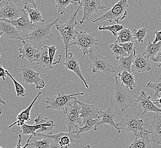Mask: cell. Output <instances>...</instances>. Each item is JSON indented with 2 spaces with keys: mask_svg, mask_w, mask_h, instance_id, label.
<instances>
[{
  "mask_svg": "<svg viewBox=\"0 0 161 148\" xmlns=\"http://www.w3.org/2000/svg\"><path fill=\"white\" fill-rule=\"evenodd\" d=\"M81 6H78L77 9L69 21H66L65 24H58L56 25L57 30L59 31L61 35L62 39L64 45H65V54L66 55L69 52V50L70 49V44L71 43V40H75L77 34L78 33L77 30L75 29V26L77 25V13Z\"/></svg>",
  "mask_w": 161,
  "mask_h": 148,
  "instance_id": "1",
  "label": "cell"
},
{
  "mask_svg": "<svg viewBox=\"0 0 161 148\" xmlns=\"http://www.w3.org/2000/svg\"><path fill=\"white\" fill-rule=\"evenodd\" d=\"M61 16L59 14L58 18L52 23H47L46 22H38L35 25L31 32L25 35V39L34 42H42L47 40H52L53 34L51 32V29L59 20Z\"/></svg>",
  "mask_w": 161,
  "mask_h": 148,
  "instance_id": "2",
  "label": "cell"
},
{
  "mask_svg": "<svg viewBox=\"0 0 161 148\" xmlns=\"http://www.w3.org/2000/svg\"><path fill=\"white\" fill-rule=\"evenodd\" d=\"M128 8L127 0H121L115 3L107 12L103 14L102 16L93 21L92 22L95 23L96 22L106 21L112 23L114 21L118 24L119 21H122L127 17Z\"/></svg>",
  "mask_w": 161,
  "mask_h": 148,
  "instance_id": "3",
  "label": "cell"
},
{
  "mask_svg": "<svg viewBox=\"0 0 161 148\" xmlns=\"http://www.w3.org/2000/svg\"><path fill=\"white\" fill-rule=\"evenodd\" d=\"M85 90L82 92L73 94H66L63 91H61L56 95L53 96H48L45 101H42L45 103L47 105L45 108L47 109H52L55 110H62L65 111V109L74 102L73 100V97L75 96L83 95Z\"/></svg>",
  "mask_w": 161,
  "mask_h": 148,
  "instance_id": "4",
  "label": "cell"
},
{
  "mask_svg": "<svg viewBox=\"0 0 161 148\" xmlns=\"http://www.w3.org/2000/svg\"><path fill=\"white\" fill-rule=\"evenodd\" d=\"M136 114H127L123 117L118 123L117 124V127L121 132V130H124L126 132H132L134 137H136L139 131H144L148 133L147 130H145L143 126H149V124L145 123L142 119L139 118Z\"/></svg>",
  "mask_w": 161,
  "mask_h": 148,
  "instance_id": "5",
  "label": "cell"
},
{
  "mask_svg": "<svg viewBox=\"0 0 161 148\" xmlns=\"http://www.w3.org/2000/svg\"><path fill=\"white\" fill-rule=\"evenodd\" d=\"M114 93L111 99V105L117 107L121 109V112H125L135 102L119 83L118 77L115 74Z\"/></svg>",
  "mask_w": 161,
  "mask_h": 148,
  "instance_id": "6",
  "label": "cell"
},
{
  "mask_svg": "<svg viewBox=\"0 0 161 148\" xmlns=\"http://www.w3.org/2000/svg\"><path fill=\"white\" fill-rule=\"evenodd\" d=\"M36 136L41 137H47L53 139L58 148H69L72 143H81L80 140V136H77V131L65 133L60 132L58 133H50L44 135L37 133Z\"/></svg>",
  "mask_w": 161,
  "mask_h": 148,
  "instance_id": "7",
  "label": "cell"
},
{
  "mask_svg": "<svg viewBox=\"0 0 161 148\" xmlns=\"http://www.w3.org/2000/svg\"><path fill=\"white\" fill-rule=\"evenodd\" d=\"M87 56L92 62L90 67L92 68L93 74L97 72H102L105 75H108L110 73L116 74V68L109 62L108 57L103 56L101 54L95 55L94 50Z\"/></svg>",
  "mask_w": 161,
  "mask_h": 148,
  "instance_id": "8",
  "label": "cell"
},
{
  "mask_svg": "<svg viewBox=\"0 0 161 148\" xmlns=\"http://www.w3.org/2000/svg\"><path fill=\"white\" fill-rule=\"evenodd\" d=\"M40 72L34 71L29 65H22L19 70V77L24 85L34 84L37 90H41L45 87V81L41 78Z\"/></svg>",
  "mask_w": 161,
  "mask_h": 148,
  "instance_id": "9",
  "label": "cell"
},
{
  "mask_svg": "<svg viewBox=\"0 0 161 148\" xmlns=\"http://www.w3.org/2000/svg\"><path fill=\"white\" fill-rule=\"evenodd\" d=\"M98 40L95 38V35L92 33H86L85 31H78L77 36L71 45H76L80 49L84 55H87L93 50V47L98 45Z\"/></svg>",
  "mask_w": 161,
  "mask_h": 148,
  "instance_id": "10",
  "label": "cell"
},
{
  "mask_svg": "<svg viewBox=\"0 0 161 148\" xmlns=\"http://www.w3.org/2000/svg\"><path fill=\"white\" fill-rule=\"evenodd\" d=\"M83 8V16L82 19L79 22L81 25L85 26V22L90 18V16L94 13L97 12L99 10L110 9L109 8L103 6L101 5L100 0H79L77 4Z\"/></svg>",
  "mask_w": 161,
  "mask_h": 148,
  "instance_id": "11",
  "label": "cell"
},
{
  "mask_svg": "<svg viewBox=\"0 0 161 148\" xmlns=\"http://www.w3.org/2000/svg\"><path fill=\"white\" fill-rule=\"evenodd\" d=\"M75 100V99H74ZM80 108L77 102H74L65 109L64 113L66 115V122L68 128L69 132H71L73 128L78 124L80 127L82 126L83 119L80 117Z\"/></svg>",
  "mask_w": 161,
  "mask_h": 148,
  "instance_id": "12",
  "label": "cell"
},
{
  "mask_svg": "<svg viewBox=\"0 0 161 148\" xmlns=\"http://www.w3.org/2000/svg\"><path fill=\"white\" fill-rule=\"evenodd\" d=\"M24 11L10 1H3V6L0 10V20L15 21L22 16Z\"/></svg>",
  "mask_w": 161,
  "mask_h": 148,
  "instance_id": "13",
  "label": "cell"
},
{
  "mask_svg": "<svg viewBox=\"0 0 161 148\" xmlns=\"http://www.w3.org/2000/svg\"><path fill=\"white\" fill-rule=\"evenodd\" d=\"M140 96L135 102L138 103V107L139 108V112L138 116L146 114L148 112H155L156 114L161 113V109L157 107L154 104L150 96L146 95L145 91H141L140 93H137Z\"/></svg>",
  "mask_w": 161,
  "mask_h": 148,
  "instance_id": "14",
  "label": "cell"
},
{
  "mask_svg": "<svg viewBox=\"0 0 161 148\" xmlns=\"http://www.w3.org/2000/svg\"><path fill=\"white\" fill-rule=\"evenodd\" d=\"M65 69L69 70L76 74L80 80L84 82L86 88H89V84L87 83L88 79H85L82 74L77 56H75L73 53L69 51L66 55L65 57Z\"/></svg>",
  "mask_w": 161,
  "mask_h": 148,
  "instance_id": "15",
  "label": "cell"
},
{
  "mask_svg": "<svg viewBox=\"0 0 161 148\" xmlns=\"http://www.w3.org/2000/svg\"><path fill=\"white\" fill-rule=\"evenodd\" d=\"M73 99H75L77 102L78 105L80 107V117L83 119V120L92 119H96L99 117V111L97 107V104H89L85 103L84 102H80L75 97H73Z\"/></svg>",
  "mask_w": 161,
  "mask_h": 148,
  "instance_id": "16",
  "label": "cell"
},
{
  "mask_svg": "<svg viewBox=\"0 0 161 148\" xmlns=\"http://www.w3.org/2000/svg\"><path fill=\"white\" fill-rule=\"evenodd\" d=\"M98 115L99 118H102V120L97 124L95 126V130H97L103 125L108 124L114 127L117 130L118 134L120 133V131L117 127L116 124L115 123L116 114L114 110L112 108V105H110V107L106 109L105 111H99Z\"/></svg>",
  "mask_w": 161,
  "mask_h": 148,
  "instance_id": "17",
  "label": "cell"
},
{
  "mask_svg": "<svg viewBox=\"0 0 161 148\" xmlns=\"http://www.w3.org/2000/svg\"><path fill=\"white\" fill-rule=\"evenodd\" d=\"M0 34L6 40H24L20 35L16 28L10 22L6 21L0 20Z\"/></svg>",
  "mask_w": 161,
  "mask_h": 148,
  "instance_id": "18",
  "label": "cell"
},
{
  "mask_svg": "<svg viewBox=\"0 0 161 148\" xmlns=\"http://www.w3.org/2000/svg\"><path fill=\"white\" fill-rule=\"evenodd\" d=\"M147 132L152 141L161 145V116L155 114L150 125L148 126Z\"/></svg>",
  "mask_w": 161,
  "mask_h": 148,
  "instance_id": "19",
  "label": "cell"
},
{
  "mask_svg": "<svg viewBox=\"0 0 161 148\" xmlns=\"http://www.w3.org/2000/svg\"><path fill=\"white\" fill-rule=\"evenodd\" d=\"M54 121L52 120L48 121L45 123L34 124L32 125H28L24 124L21 127V135H32L33 136H36L37 133L43 134L44 129L47 127H55Z\"/></svg>",
  "mask_w": 161,
  "mask_h": 148,
  "instance_id": "20",
  "label": "cell"
},
{
  "mask_svg": "<svg viewBox=\"0 0 161 148\" xmlns=\"http://www.w3.org/2000/svg\"><path fill=\"white\" fill-rule=\"evenodd\" d=\"M151 70L152 65L149 59L146 58L143 54L139 53L136 55L131 67V72H144L150 71Z\"/></svg>",
  "mask_w": 161,
  "mask_h": 148,
  "instance_id": "21",
  "label": "cell"
},
{
  "mask_svg": "<svg viewBox=\"0 0 161 148\" xmlns=\"http://www.w3.org/2000/svg\"><path fill=\"white\" fill-rule=\"evenodd\" d=\"M22 43L23 45V47L19 49V57L22 59H27L30 63L34 62L39 50L31 43H29L25 40H22Z\"/></svg>",
  "mask_w": 161,
  "mask_h": 148,
  "instance_id": "22",
  "label": "cell"
},
{
  "mask_svg": "<svg viewBox=\"0 0 161 148\" xmlns=\"http://www.w3.org/2000/svg\"><path fill=\"white\" fill-rule=\"evenodd\" d=\"M6 21L9 22L13 26H14L19 32H27L29 30H32L35 26L31 24L28 14L26 11H24L22 16L18 19L12 21Z\"/></svg>",
  "mask_w": 161,
  "mask_h": 148,
  "instance_id": "23",
  "label": "cell"
},
{
  "mask_svg": "<svg viewBox=\"0 0 161 148\" xmlns=\"http://www.w3.org/2000/svg\"><path fill=\"white\" fill-rule=\"evenodd\" d=\"M42 92H40L37 94V95L36 96V98H34V100H33V102H31V104L29 105L28 108H26L24 111H22L21 112H20L17 117V121H15L14 123H13L12 124H11L8 127V128H12L13 126H14V125H17L19 127H21L22 126L26 121H31V108L33 107V106L35 102L37 101L38 97L41 95Z\"/></svg>",
  "mask_w": 161,
  "mask_h": 148,
  "instance_id": "24",
  "label": "cell"
},
{
  "mask_svg": "<svg viewBox=\"0 0 161 148\" xmlns=\"http://www.w3.org/2000/svg\"><path fill=\"white\" fill-rule=\"evenodd\" d=\"M152 142L148 133L140 131L129 148H152Z\"/></svg>",
  "mask_w": 161,
  "mask_h": 148,
  "instance_id": "25",
  "label": "cell"
},
{
  "mask_svg": "<svg viewBox=\"0 0 161 148\" xmlns=\"http://www.w3.org/2000/svg\"><path fill=\"white\" fill-rule=\"evenodd\" d=\"M34 62H36L37 65H40L42 67L47 68L49 70L55 68L54 67L52 66L50 64L48 49L47 48V46H44L39 50L38 53L36 55Z\"/></svg>",
  "mask_w": 161,
  "mask_h": 148,
  "instance_id": "26",
  "label": "cell"
},
{
  "mask_svg": "<svg viewBox=\"0 0 161 148\" xmlns=\"http://www.w3.org/2000/svg\"><path fill=\"white\" fill-rule=\"evenodd\" d=\"M118 75L122 82L121 86L124 84L127 88H129L130 90H134L136 86V77L134 75V73L124 71L118 74Z\"/></svg>",
  "mask_w": 161,
  "mask_h": 148,
  "instance_id": "27",
  "label": "cell"
},
{
  "mask_svg": "<svg viewBox=\"0 0 161 148\" xmlns=\"http://www.w3.org/2000/svg\"><path fill=\"white\" fill-rule=\"evenodd\" d=\"M136 56V53H133L127 56H121L118 59V69L119 71H131V67Z\"/></svg>",
  "mask_w": 161,
  "mask_h": 148,
  "instance_id": "28",
  "label": "cell"
},
{
  "mask_svg": "<svg viewBox=\"0 0 161 148\" xmlns=\"http://www.w3.org/2000/svg\"><path fill=\"white\" fill-rule=\"evenodd\" d=\"M99 119L100 118H98L96 119H86V120H83L82 127L76 125L75 127L77 128L76 131H77V136H80V135L81 133L88 132L92 130H95V126L97 124L101 121L99 120Z\"/></svg>",
  "mask_w": 161,
  "mask_h": 148,
  "instance_id": "29",
  "label": "cell"
},
{
  "mask_svg": "<svg viewBox=\"0 0 161 148\" xmlns=\"http://www.w3.org/2000/svg\"><path fill=\"white\" fill-rule=\"evenodd\" d=\"M25 11L28 14L29 17L31 21V24L36 25L40 22H45L42 18V14L39 10L36 9H32L31 7L28 6V5H24Z\"/></svg>",
  "mask_w": 161,
  "mask_h": 148,
  "instance_id": "30",
  "label": "cell"
},
{
  "mask_svg": "<svg viewBox=\"0 0 161 148\" xmlns=\"http://www.w3.org/2000/svg\"><path fill=\"white\" fill-rule=\"evenodd\" d=\"M161 48V42H159L157 43H153L149 40L145 50L144 53H143V55L147 59L150 58L151 59L157 56L158 52L160 51Z\"/></svg>",
  "mask_w": 161,
  "mask_h": 148,
  "instance_id": "31",
  "label": "cell"
},
{
  "mask_svg": "<svg viewBox=\"0 0 161 148\" xmlns=\"http://www.w3.org/2000/svg\"><path fill=\"white\" fill-rule=\"evenodd\" d=\"M31 146L34 148H58L53 139L41 137L40 140H34Z\"/></svg>",
  "mask_w": 161,
  "mask_h": 148,
  "instance_id": "32",
  "label": "cell"
},
{
  "mask_svg": "<svg viewBox=\"0 0 161 148\" xmlns=\"http://www.w3.org/2000/svg\"><path fill=\"white\" fill-rule=\"evenodd\" d=\"M133 35L132 31H130V29L125 27V28L118 33V37L115 42L118 44L127 43L131 41H134Z\"/></svg>",
  "mask_w": 161,
  "mask_h": 148,
  "instance_id": "33",
  "label": "cell"
},
{
  "mask_svg": "<svg viewBox=\"0 0 161 148\" xmlns=\"http://www.w3.org/2000/svg\"><path fill=\"white\" fill-rule=\"evenodd\" d=\"M47 48L48 49V55L49 58L50 65L52 66H53V65H56L59 63L62 58V56L61 54L56 55L57 48L56 46L55 45H53L51 46H47Z\"/></svg>",
  "mask_w": 161,
  "mask_h": 148,
  "instance_id": "34",
  "label": "cell"
},
{
  "mask_svg": "<svg viewBox=\"0 0 161 148\" xmlns=\"http://www.w3.org/2000/svg\"><path fill=\"white\" fill-rule=\"evenodd\" d=\"M78 1H70V0H55L53 1V3L56 7L58 8V13L60 15L65 14V10L66 7L71 3L77 4Z\"/></svg>",
  "mask_w": 161,
  "mask_h": 148,
  "instance_id": "35",
  "label": "cell"
},
{
  "mask_svg": "<svg viewBox=\"0 0 161 148\" xmlns=\"http://www.w3.org/2000/svg\"><path fill=\"white\" fill-rule=\"evenodd\" d=\"M125 28L124 25H120L116 24L114 25H111V26H101L98 24V30L99 31H110L114 37H117L118 35V33L122 30Z\"/></svg>",
  "mask_w": 161,
  "mask_h": 148,
  "instance_id": "36",
  "label": "cell"
},
{
  "mask_svg": "<svg viewBox=\"0 0 161 148\" xmlns=\"http://www.w3.org/2000/svg\"><path fill=\"white\" fill-rule=\"evenodd\" d=\"M109 47L112 50L113 56H114L115 58L117 60H118L121 56H125L127 54V53L124 51L123 48L115 41L114 43L110 45Z\"/></svg>",
  "mask_w": 161,
  "mask_h": 148,
  "instance_id": "37",
  "label": "cell"
},
{
  "mask_svg": "<svg viewBox=\"0 0 161 148\" xmlns=\"http://www.w3.org/2000/svg\"><path fill=\"white\" fill-rule=\"evenodd\" d=\"M6 72L7 75H8L11 78V79L12 80L13 83H14L17 96H19V97H25V96H26V90H25V88L22 86L21 84L19 83L14 77H13L12 75L10 74L8 70H6Z\"/></svg>",
  "mask_w": 161,
  "mask_h": 148,
  "instance_id": "38",
  "label": "cell"
},
{
  "mask_svg": "<svg viewBox=\"0 0 161 148\" xmlns=\"http://www.w3.org/2000/svg\"><path fill=\"white\" fill-rule=\"evenodd\" d=\"M147 33V26H145L144 28H141L138 30H136V29H133L132 31L133 35L134 40H138V42L139 43H143V40L146 36V34Z\"/></svg>",
  "mask_w": 161,
  "mask_h": 148,
  "instance_id": "39",
  "label": "cell"
},
{
  "mask_svg": "<svg viewBox=\"0 0 161 148\" xmlns=\"http://www.w3.org/2000/svg\"><path fill=\"white\" fill-rule=\"evenodd\" d=\"M146 87L150 88L154 92V95L153 100L155 99V98L159 95V93L161 92V77H159L154 83H153L152 81H149L146 84Z\"/></svg>",
  "mask_w": 161,
  "mask_h": 148,
  "instance_id": "40",
  "label": "cell"
},
{
  "mask_svg": "<svg viewBox=\"0 0 161 148\" xmlns=\"http://www.w3.org/2000/svg\"><path fill=\"white\" fill-rule=\"evenodd\" d=\"M121 46L124 51L127 53V56H129L133 53H136V47L134 45V42L131 41L127 43L119 44Z\"/></svg>",
  "mask_w": 161,
  "mask_h": 148,
  "instance_id": "41",
  "label": "cell"
},
{
  "mask_svg": "<svg viewBox=\"0 0 161 148\" xmlns=\"http://www.w3.org/2000/svg\"><path fill=\"white\" fill-rule=\"evenodd\" d=\"M48 121H49L48 118H47L42 114H38L37 117L34 119V123L35 124H39L45 123Z\"/></svg>",
  "mask_w": 161,
  "mask_h": 148,
  "instance_id": "42",
  "label": "cell"
},
{
  "mask_svg": "<svg viewBox=\"0 0 161 148\" xmlns=\"http://www.w3.org/2000/svg\"><path fill=\"white\" fill-rule=\"evenodd\" d=\"M32 137H33V136L31 135V136L29 137V138L28 139L27 142H26V144H25V146H24V147H21V141L22 140V138L21 135L19 134V141H18V143H17V144L16 145V147L14 148H27L28 146H31V144H29V141H30V140H31Z\"/></svg>",
  "mask_w": 161,
  "mask_h": 148,
  "instance_id": "43",
  "label": "cell"
},
{
  "mask_svg": "<svg viewBox=\"0 0 161 148\" xmlns=\"http://www.w3.org/2000/svg\"><path fill=\"white\" fill-rule=\"evenodd\" d=\"M153 62L154 63H157V67L161 68V51H159L157 56L154 58L151 59Z\"/></svg>",
  "mask_w": 161,
  "mask_h": 148,
  "instance_id": "44",
  "label": "cell"
},
{
  "mask_svg": "<svg viewBox=\"0 0 161 148\" xmlns=\"http://www.w3.org/2000/svg\"><path fill=\"white\" fill-rule=\"evenodd\" d=\"M154 34H155V39L153 43H157L161 42V30H155Z\"/></svg>",
  "mask_w": 161,
  "mask_h": 148,
  "instance_id": "45",
  "label": "cell"
},
{
  "mask_svg": "<svg viewBox=\"0 0 161 148\" xmlns=\"http://www.w3.org/2000/svg\"><path fill=\"white\" fill-rule=\"evenodd\" d=\"M6 70L3 68V66L0 65V78H1L3 81H6Z\"/></svg>",
  "mask_w": 161,
  "mask_h": 148,
  "instance_id": "46",
  "label": "cell"
},
{
  "mask_svg": "<svg viewBox=\"0 0 161 148\" xmlns=\"http://www.w3.org/2000/svg\"><path fill=\"white\" fill-rule=\"evenodd\" d=\"M158 98L157 99H154V100H152L153 102L154 103V104H155L157 107L159 108H161V95L158 96Z\"/></svg>",
  "mask_w": 161,
  "mask_h": 148,
  "instance_id": "47",
  "label": "cell"
},
{
  "mask_svg": "<svg viewBox=\"0 0 161 148\" xmlns=\"http://www.w3.org/2000/svg\"><path fill=\"white\" fill-rule=\"evenodd\" d=\"M22 3H24V5H28L29 3H31L32 4L33 6H34V8H35V9H36V4H35V1H34V0H31V1H30V0H23L22 1Z\"/></svg>",
  "mask_w": 161,
  "mask_h": 148,
  "instance_id": "48",
  "label": "cell"
},
{
  "mask_svg": "<svg viewBox=\"0 0 161 148\" xmlns=\"http://www.w3.org/2000/svg\"><path fill=\"white\" fill-rule=\"evenodd\" d=\"M0 104H3L4 105H6V102H5L3 99L1 98V96H0Z\"/></svg>",
  "mask_w": 161,
  "mask_h": 148,
  "instance_id": "49",
  "label": "cell"
},
{
  "mask_svg": "<svg viewBox=\"0 0 161 148\" xmlns=\"http://www.w3.org/2000/svg\"><path fill=\"white\" fill-rule=\"evenodd\" d=\"M3 1H0V10L1 9V8H3Z\"/></svg>",
  "mask_w": 161,
  "mask_h": 148,
  "instance_id": "50",
  "label": "cell"
},
{
  "mask_svg": "<svg viewBox=\"0 0 161 148\" xmlns=\"http://www.w3.org/2000/svg\"><path fill=\"white\" fill-rule=\"evenodd\" d=\"M84 148H91V146H90V145H89V144H88V145H87L86 146H85V147Z\"/></svg>",
  "mask_w": 161,
  "mask_h": 148,
  "instance_id": "51",
  "label": "cell"
},
{
  "mask_svg": "<svg viewBox=\"0 0 161 148\" xmlns=\"http://www.w3.org/2000/svg\"><path fill=\"white\" fill-rule=\"evenodd\" d=\"M1 114H2V111H1V109H0V115Z\"/></svg>",
  "mask_w": 161,
  "mask_h": 148,
  "instance_id": "52",
  "label": "cell"
},
{
  "mask_svg": "<svg viewBox=\"0 0 161 148\" xmlns=\"http://www.w3.org/2000/svg\"><path fill=\"white\" fill-rule=\"evenodd\" d=\"M1 51H0V58H1Z\"/></svg>",
  "mask_w": 161,
  "mask_h": 148,
  "instance_id": "53",
  "label": "cell"
},
{
  "mask_svg": "<svg viewBox=\"0 0 161 148\" xmlns=\"http://www.w3.org/2000/svg\"><path fill=\"white\" fill-rule=\"evenodd\" d=\"M2 37V34H0V38H1V37Z\"/></svg>",
  "mask_w": 161,
  "mask_h": 148,
  "instance_id": "54",
  "label": "cell"
},
{
  "mask_svg": "<svg viewBox=\"0 0 161 148\" xmlns=\"http://www.w3.org/2000/svg\"><path fill=\"white\" fill-rule=\"evenodd\" d=\"M0 148H3V147H1V146H0Z\"/></svg>",
  "mask_w": 161,
  "mask_h": 148,
  "instance_id": "55",
  "label": "cell"
},
{
  "mask_svg": "<svg viewBox=\"0 0 161 148\" xmlns=\"http://www.w3.org/2000/svg\"><path fill=\"white\" fill-rule=\"evenodd\" d=\"M1 132V130H0V132Z\"/></svg>",
  "mask_w": 161,
  "mask_h": 148,
  "instance_id": "56",
  "label": "cell"
}]
</instances>
